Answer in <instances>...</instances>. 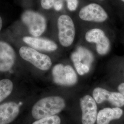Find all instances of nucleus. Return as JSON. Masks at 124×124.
<instances>
[{
    "label": "nucleus",
    "instance_id": "nucleus-9",
    "mask_svg": "<svg viewBox=\"0 0 124 124\" xmlns=\"http://www.w3.org/2000/svg\"><path fill=\"white\" fill-rule=\"evenodd\" d=\"M82 112V124H94L97 119L98 108L94 99L90 95H85L80 99Z\"/></svg>",
    "mask_w": 124,
    "mask_h": 124
},
{
    "label": "nucleus",
    "instance_id": "nucleus-19",
    "mask_svg": "<svg viewBox=\"0 0 124 124\" xmlns=\"http://www.w3.org/2000/svg\"><path fill=\"white\" fill-rule=\"evenodd\" d=\"M63 7V2L62 0H57L53 6V8L56 11H61Z\"/></svg>",
    "mask_w": 124,
    "mask_h": 124
},
{
    "label": "nucleus",
    "instance_id": "nucleus-20",
    "mask_svg": "<svg viewBox=\"0 0 124 124\" xmlns=\"http://www.w3.org/2000/svg\"><path fill=\"white\" fill-rule=\"evenodd\" d=\"M88 1H94L98 2L99 3H100L101 4L103 5L105 7H106V4L107 3V1L108 0H86Z\"/></svg>",
    "mask_w": 124,
    "mask_h": 124
},
{
    "label": "nucleus",
    "instance_id": "nucleus-8",
    "mask_svg": "<svg viewBox=\"0 0 124 124\" xmlns=\"http://www.w3.org/2000/svg\"><path fill=\"white\" fill-rule=\"evenodd\" d=\"M71 59L77 72L81 75L88 72L93 59L92 53L82 47L72 54Z\"/></svg>",
    "mask_w": 124,
    "mask_h": 124
},
{
    "label": "nucleus",
    "instance_id": "nucleus-13",
    "mask_svg": "<svg viewBox=\"0 0 124 124\" xmlns=\"http://www.w3.org/2000/svg\"><path fill=\"white\" fill-rule=\"evenodd\" d=\"M19 106L17 103L10 102L0 105V124L12 122L19 113Z\"/></svg>",
    "mask_w": 124,
    "mask_h": 124
},
{
    "label": "nucleus",
    "instance_id": "nucleus-11",
    "mask_svg": "<svg viewBox=\"0 0 124 124\" xmlns=\"http://www.w3.org/2000/svg\"><path fill=\"white\" fill-rule=\"evenodd\" d=\"M16 60V53L10 45L0 41V72L9 71L13 67Z\"/></svg>",
    "mask_w": 124,
    "mask_h": 124
},
{
    "label": "nucleus",
    "instance_id": "nucleus-4",
    "mask_svg": "<svg viewBox=\"0 0 124 124\" xmlns=\"http://www.w3.org/2000/svg\"><path fill=\"white\" fill-rule=\"evenodd\" d=\"M103 25L84 28V38L89 43L95 45L97 53L101 56L107 54L111 48V42Z\"/></svg>",
    "mask_w": 124,
    "mask_h": 124
},
{
    "label": "nucleus",
    "instance_id": "nucleus-23",
    "mask_svg": "<svg viewBox=\"0 0 124 124\" xmlns=\"http://www.w3.org/2000/svg\"><path fill=\"white\" fill-rule=\"evenodd\" d=\"M120 0V1H121L122 3L124 4V0Z\"/></svg>",
    "mask_w": 124,
    "mask_h": 124
},
{
    "label": "nucleus",
    "instance_id": "nucleus-2",
    "mask_svg": "<svg viewBox=\"0 0 124 124\" xmlns=\"http://www.w3.org/2000/svg\"><path fill=\"white\" fill-rule=\"evenodd\" d=\"M65 102L59 96H50L38 101L33 106L31 114L36 120L56 115L65 107Z\"/></svg>",
    "mask_w": 124,
    "mask_h": 124
},
{
    "label": "nucleus",
    "instance_id": "nucleus-10",
    "mask_svg": "<svg viewBox=\"0 0 124 124\" xmlns=\"http://www.w3.org/2000/svg\"><path fill=\"white\" fill-rule=\"evenodd\" d=\"M93 97L98 104L104 101H108L116 107L120 108L124 105V96L122 94L109 92L101 87H97L94 89Z\"/></svg>",
    "mask_w": 124,
    "mask_h": 124
},
{
    "label": "nucleus",
    "instance_id": "nucleus-14",
    "mask_svg": "<svg viewBox=\"0 0 124 124\" xmlns=\"http://www.w3.org/2000/svg\"><path fill=\"white\" fill-rule=\"evenodd\" d=\"M123 111L120 108H105L99 111L97 124H109L113 120H118L122 116Z\"/></svg>",
    "mask_w": 124,
    "mask_h": 124
},
{
    "label": "nucleus",
    "instance_id": "nucleus-6",
    "mask_svg": "<svg viewBox=\"0 0 124 124\" xmlns=\"http://www.w3.org/2000/svg\"><path fill=\"white\" fill-rule=\"evenodd\" d=\"M20 57L41 70H47L52 64L51 59L46 54L40 53L31 47L22 46L19 51Z\"/></svg>",
    "mask_w": 124,
    "mask_h": 124
},
{
    "label": "nucleus",
    "instance_id": "nucleus-3",
    "mask_svg": "<svg viewBox=\"0 0 124 124\" xmlns=\"http://www.w3.org/2000/svg\"><path fill=\"white\" fill-rule=\"evenodd\" d=\"M58 39L64 47H69L73 44L78 25L70 14L62 13L58 16L56 21Z\"/></svg>",
    "mask_w": 124,
    "mask_h": 124
},
{
    "label": "nucleus",
    "instance_id": "nucleus-7",
    "mask_svg": "<svg viewBox=\"0 0 124 124\" xmlns=\"http://www.w3.org/2000/svg\"><path fill=\"white\" fill-rule=\"evenodd\" d=\"M53 81L57 84L64 86L75 85L78 81L77 74L72 67L61 63L53 67L52 70Z\"/></svg>",
    "mask_w": 124,
    "mask_h": 124
},
{
    "label": "nucleus",
    "instance_id": "nucleus-1",
    "mask_svg": "<svg viewBox=\"0 0 124 124\" xmlns=\"http://www.w3.org/2000/svg\"><path fill=\"white\" fill-rule=\"evenodd\" d=\"M74 13L73 17L78 26L82 27L103 25L106 26L109 19L107 8L96 2L85 0Z\"/></svg>",
    "mask_w": 124,
    "mask_h": 124
},
{
    "label": "nucleus",
    "instance_id": "nucleus-17",
    "mask_svg": "<svg viewBox=\"0 0 124 124\" xmlns=\"http://www.w3.org/2000/svg\"><path fill=\"white\" fill-rule=\"evenodd\" d=\"M66 1V8L68 11L75 13L80 6L81 0H65Z\"/></svg>",
    "mask_w": 124,
    "mask_h": 124
},
{
    "label": "nucleus",
    "instance_id": "nucleus-5",
    "mask_svg": "<svg viewBox=\"0 0 124 124\" xmlns=\"http://www.w3.org/2000/svg\"><path fill=\"white\" fill-rule=\"evenodd\" d=\"M21 20L33 37H39L46 31L47 21L44 16L32 10H26L22 13Z\"/></svg>",
    "mask_w": 124,
    "mask_h": 124
},
{
    "label": "nucleus",
    "instance_id": "nucleus-21",
    "mask_svg": "<svg viewBox=\"0 0 124 124\" xmlns=\"http://www.w3.org/2000/svg\"><path fill=\"white\" fill-rule=\"evenodd\" d=\"M118 90L120 93L122 94L124 96V83H122L119 85Z\"/></svg>",
    "mask_w": 124,
    "mask_h": 124
},
{
    "label": "nucleus",
    "instance_id": "nucleus-18",
    "mask_svg": "<svg viewBox=\"0 0 124 124\" xmlns=\"http://www.w3.org/2000/svg\"><path fill=\"white\" fill-rule=\"evenodd\" d=\"M57 0H40V4L42 9L49 10L53 8L54 5Z\"/></svg>",
    "mask_w": 124,
    "mask_h": 124
},
{
    "label": "nucleus",
    "instance_id": "nucleus-16",
    "mask_svg": "<svg viewBox=\"0 0 124 124\" xmlns=\"http://www.w3.org/2000/svg\"><path fill=\"white\" fill-rule=\"evenodd\" d=\"M61 119L58 115H53L48 117L36 120L32 124H60Z\"/></svg>",
    "mask_w": 124,
    "mask_h": 124
},
{
    "label": "nucleus",
    "instance_id": "nucleus-22",
    "mask_svg": "<svg viewBox=\"0 0 124 124\" xmlns=\"http://www.w3.org/2000/svg\"><path fill=\"white\" fill-rule=\"evenodd\" d=\"M2 27V20L1 17L0 16V31H1Z\"/></svg>",
    "mask_w": 124,
    "mask_h": 124
},
{
    "label": "nucleus",
    "instance_id": "nucleus-12",
    "mask_svg": "<svg viewBox=\"0 0 124 124\" xmlns=\"http://www.w3.org/2000/svg\"><path fill=\"white\" fill-rule=\"evenodd\" d=\"M23 40L26 44L36 50L52 52L56 51L58 48V45L55 42L46 38L25 36Z\"/></svg>",
    "mask_w": 124,
    "mask_h": 124
},
{
    "label": "nucleus",
    "instance_id": "nucleus-15",
    "mask_svg": "<svg viewBox=\"0 0 124 124\" xmlns=\"http://www.w3.org/2000/svg\"><path fill=\"white\" fill-rule=\"evenodd\" d=\"M13 83L9 79L0 80V102L8 97L13 89Z\"/></svg>",
    "mask_w": 124,
    "mask_h": 124
}]
</instances>
